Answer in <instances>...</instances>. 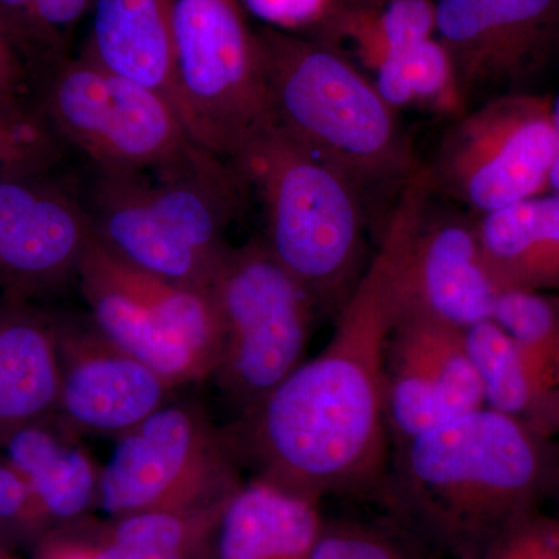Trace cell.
Instances as JSON below:
<instances>
[{
	"mask_svg": "<svg viewBox=\"0 0 559 559\" xmlns=\"http://www.w3.org/2000/svg\"><path fill=\"white\" fill-rule=\"evenodd\" d=\"M433 193L429 168L411 180L329 344L227 428L240 463L290 495L378 498L388 476L385 345L399 316L404 250Z\"/></svg>",
	"mask_w": 559,
	"mask_h": 559,
	"instance_id": "1",
	"label": "cell"
},
{
	"mask_svg": "<svg viewBox=\"0 0 559 559\" xmlns=\"http://www.w3.org/2000/svg\"><path fill=\"white\" fill-rule=\"evenodd\" d=\"M558 484L555 440L484 406L392 448L377 499L423 549L479 559Z\"/></svg>",
	"mask_w": 559,
	"mask_h": 559,
	"instance_id": "2",
	"label": "cell"
},
{
	"mask_svg": "<svg viewBox=\"0 0 559 559\" xmlns=\"http://www.w3.org/2000/svg\"><path fill=\"white\" fill-rule=\"evenodd\" d=\"M257 43L277 128L341 173L367 212L373 198L399 201L426 165L369 76L294 32L264 27Z\"/></svg>",
	"mask_w": 559,
	"mask_h": 559,
	"instance_id": "3",
	"label": "cell"
},
{
	"mask_svg": "<svg viewBox=\"0 0 559 559\" xmlns=\"http://www.w3.org/2000/svg\"><path fill=\"white\" fill-rule=\"evenodd\" d=\"M245 180L215 159L176 176L95 171L84 207L103 248L132 267L209 290L231 246Z\"/></svg>",
	"mask_w": 559,
	"mask_h": 559,
	"instance_id": "4",
	"label": "cell"
},
{
	"mask_svg": "<svg viewBox=\"0 0 559 559\" xmlns=\"http://www.w3.org/2000/svg\"><path fill=\"white\" fill-rule=\"evenodd\" d=\"M259 191L271 255L307 290L316 310L337 314L369 266V212L341 173L275 128L237 170Z\"/></svg>",
	"mask_w": 559,
	"mask_h": 559,
	"instance_id": "5",
	"label": "cell"
},
{
	"mask_svg": "<svg viewBox=\"0 0 559 559\" xmlns=\"http://www.w3.org/2000/svg\"><path fill=\"white\" fill-rule=\"evenodd\" d=\"M35 100L58 138L81 151L95 171L176 176L218 159L190 138L164 97L86 55L44 69Z\"/></svg>",
	"mask_w": 559,
	"mask_h": 559,
	"instance_id": "6",
	"label": "cell"
},
{
	"mask_svg": "<svg viewBox=\"0 0 559 559\" xmlns=\"http://www.w3.org/2000/svg\"><path fill=\"white\" fill-rule=\"evenodd\" d=\"M238 0H171L173 39L191 135L238 170L277 128L257 33Z\"/></svg>",
	"mask_w": 559,
	"mask_h": 559,
	"instance_id": "7",
	"label": "cell"
},
{
	"mask_svg": "<svg viewBox=\"0 0 559 559\" xmlns=\"http://www.w3.org/2000/svg\"><path fill=\"white\" fill-rule=\"evenodd\" d=\"M209 290L221 329L213 378L242 415L304 362L318 310L263 240L231 248Z\"/></svg>",
	"mask_w": 559,
	"mask_h": 559,
	"instance_id": "8",
	"label": "cell"
},
{
	"mask_svg": "<svg viewBox=\"0 0 559 559\" xmlns=\"http://www.w3.org/2000/svg\"><path fill=\"white\" fill-rule=\"evenodd\" d=\"M238 465L226 429L197 404L167 403L117 439L102 468L98 503L114 518L202 509L241 487Z\"/></svg>",
	"mask_w": 559,
	"mask_h": 559,
	"instance_id": "9",
	"label": "cell"
},
{
	"mask_svg": "<svg viewBox=\"0 0 559 559\" xmlns=\"http://www.w3.org/2000/svg\"><path fill=\"white\" fill-rule=\"evenodd\" d=\"M555 156L554 98L518 91L460 114L428 168L433 190L480 216L550 191Z\"/></svg>",
	"mask_w": 559,
	"mask_h": 559,
	"instance_id": "10",
	"label": "cell"
},
{
	"mask_svg": "<svg viewBox=\"0 0 559 559\" xmlns=\"http://www.w3.org/2000/svg\"><path fill=\"white\" fill-rule=\"evenodd\" d=\"M436 38L466 110L524 91L559 55V0H436Z\"/></svg>",
	"mask_w": 559,
	"mask_h": 559,
	"instance_id": "11",
	"label": "cell"
},
{
	"mask_svg": "<svg viewBox=\"0 0 559 559\" xmlns=\"http://www.w3.org/2000/svg\"><path fill=\"white\" fill-rule=\"evenodd\" d=\"M484 406L465 331L419 316H396L384 362L390 447Z\"/></svg>",
	"mask_w": 559,
	"mask_h": 559,
	"instance_id": "12",
	"label": "cell"
},
{
	"mask_svg": "<svg viewBox=\"0 0 559 559\" xmlns=\"http://www.w3.org/2000/svg\"><path fill=\"white\" fill-rule=\"evenodd\" d=\"M95 240L83 200L49 173L0 179V288L31 300L79 280Z\"/></svg>",
	"mask_w": 559,
	"mask_h": 559,
	"instance_id": "13",
	"label": "cell"
},
{
	"mask_svg": "<svg viewBox=\"0 0 559 559\" xmlns=\"http://www.w3.org/2000/svg\"><path fill=\"white\" fill-rule=\"evenodd\" d=\"M60 399L55 419L75 436L120 439L170 403L175 385L124 352L92 319L55 318Z\"/></svg>",
	"mask_w": 559,
	"mask_h": 559,
	"instance_id": "14",
	"label": "cell"
},
{
	"mask_svg": "<svg viewBox=\"0 0 559 559\" xmlns=\"http://www.w3.org/2000/svg\"><path fill=\"white\" fill-rule=\"evenodd\" d=\"M500 290L477 238L476 221L430 215L412 231L399 272V314L466 331L492 319Z\"/></svg>",
	"mask_w": 559,
	"mask_h": 559,
	"instance_id": "15",
	"label": "cell"
},
{
	"mask_svg": "<svg viewBox=\"0 0 559 559\" xmlns=\"http://www.w3.org/2000/svg\"><path fill=\"white\" fill-rule=\"evenodd\" d=\"M92 11L91 38L83 55L164 97L193 139L176 68L171 0H95Z\"/></svg>",
	"mask_w": 559,
	"mask_h": 559,
	"instance_id": "16",
	"label": "cell"
},
{
	"mask_svg": "<svg viewBox=\"0 0 559 559\" xmlns=\"http://www.w3.org/2000/svg\"><path fill=\"white\" fill-rule=\"evenodd\" d=\"M60 358L53 316L31 300L0 299V440L32 423L55 418Z\"/></svg>",
	"mask_w": 559,
	"mask_h": 559,
	"instance_id": "17",
	"label": "cell"
},
{
	"mask_svg": "<svg viewBox=\"0 0 559 559\" xmlns=\"http://www.w3.org/2000/svg\"><path fill=\"white\" fill-rule=\"evenodd\" d=\"M323 521L318 502L259 477L231 495L216 530L219 559H310Z\"/></svg>",
	"mask_w": 559,
	"mask_h": 559,
	"instance_id": "18",
	"label": "cell"
},
{
	"mask_svg": "<svg viewBox=\"0 0 559 559\" xmlns=\"http://www.w3.org/2000/svg\"><path fill=\"white\" fill-rule=\"evenodd\" d=\"M489 274L503 290H559V194L544 193L476 221Z\"/></svg>",
	"mask_w": 559,
	"mask_h": 559,
	"instance_id": "19",
	"label": "cell"
},
{
	"mask_svg": "<svg viewBox=\"0 0 559 559\" xmlns=\"http://www.w3.org/2000/svg\"><path fill=\"white\" fill-rule=\"evenodd\" d=\"M92 322L114 344L167 378L175 388L212 377L200 356L103 271L91 249L79 274Z\"/></svg>",
	"mask_w": 559,
	"mask_h": 559,
	"instance_id": "20",
	"label": "cell"
},
{
	"mask_svg": "<svg viewBox=\"0 0 559 559\" xmlns=\"http://www.w3.org/2000/svg\"><path fill=\"white\" fill-rule=\"evenodd\" d=\"M307 32L371 79L393 55L436 36V0H330Z\"/></svg>",
	"mask_w": 559,
	"mask_h": 559,
	"instance_id": "21",
	"label": "cell"
},
{
	"mask_svg": "<svg viewBox=\"0 0 559 559\" xmlns=\"http://www.w3.org/2000/svg\"><path fill=\"white\" fill-rule=\"evenodd\" d=\"M53 419L13 430L0 451L32 485L46 518L68 521L98 503L102 469Z\"/></svg>",
	"mask_w": 559,
	"mask_h": 559,
	"instance_id": "22",
	"label": "cell"
},
{
	"mask_svg": "<svg viewBox=\"0 0 559 559\" xmlns=\"http://www.w3.org/2000/svg\"><path fill=\"white\" fill-rule=\"evenodd\" d=\"M465 337L480 377L485 406L555 439L559 433V384L495 320L471 326Z\"/></svg>",
	"mask_w": 559,
	"mask_h": 559,
	"instance_id": "23",
	"label": "cell"
},
{
	"mask_svg": "<svg viewBox=\"0 0 559 559\" xmlns=\"http://www.w3.org/2000/svg\"><path fill=\"white\" fill-rule=\"evenodd\" d=\"M229 499L202 509L140 511L117 518L116 527L97 547V557L191 559L210 535H216Z\"/></svg>",
	"mask_w": 559,
	"mask_h": 559,
	"instance_id": "24",
	"label": "cell"
},
{
	"mask_svg": "<svg viewBox=\"0 0 559 559\" xmlns=\"http://www.w3.org/2000/svg\"><path fill=\"white\" fill-rule=\"evenodd\" d=\"M370 80L395 110L418 106L457 117L466 110L450 58L436 36L393 55Z\"/></svg>",
	"mask_w": 559,
	"mask_h": 559,
	"instance_id": "25",
	"label": "cell"
},
{
	"mask_svg": "<svg viewBox=\"0 0 559 559\" xmlns=\"http://www.w3.org/2000/svg\"><path fill=\"white\" fill-rule=\"evenodd\" d=\"M492 320L559 384V293L503 290Z\"/></svg>",
	"mask_w": 559,
	"mask_h": 559,
	"instance_id": "26",
	"label": "cell"
},
{
	"mask_svg": "<svg viewBox=\"0 0 559 559\" xmlns=\"http://www.w3.org/2000/svg\"><path fill=\"white\" fill-rule=\"evenodd\" d=\"M64 148L36 100L0 114V179L49 173Z\"/></svg>",
	"mask_w": 559,
	"mask_h": 559,
	"instance_id": "27",
	"label": "cell"
},
{
	"mask_svg": "<svg viewBox=\"0 0 559 559\" xmlns=\"http://www.w3.org/2000/svg\"><path fill=\"white\" fill-rule=\"evenodd\" d=\"M409 535L392 522H323L310 559H423Z\"/></svg>",
	"mask_w": 559,
	"mask_h": 559,
	"instance_id": "28",
	"label": "cell"
},
{
	"mask_svg": "<svg viewBox=\"0 0 559 559\" xmlns=\"http://www.w3.org/2000/svg\"><path fill=\"white\" fill-rule=\"evenodd\" d=\"M479 559H559V518L539 510L507 525Z\"/></svg>",
	"mask_w": 559,
	"mask_h": 559,
	"instance_id": "29",
	"label": "cell"
},
{
	"mask_svg": "<svg viewBox=\"0 0 559 559\" xmlns=\"http://www.w3.org/2000/svg\"><path fill=\"white\" fill-rule=\"evenodd\" d=\"M36 72L20 47L0 31V114L35 100Z\"/></svg>",
	"mask_w": 559,
	"mask_h": 559,
	"instance_id": "30",
	"label": "cell"
},
{
	"mask_svg": "<svg viewBox=\"0 0 559 559\" xmlns=\"http://www.w3.org/2000/svg\"><path fill=\"white\" fill-rule=\"evenodd\" d=\"M330 0H238V3L266 27L278 31H308L322 16Z\"/></svg>",
	"mask_w": 559,
	"mask_h": 559,
	"instance_id": "31",
	"label": "cell"
},
{
	"mask_svg": "<svg viewBox=\"0 0 559 559\" xmlns=\"http://www.w3.org/2000/svg\"><path fill=\"white\" fill-rule=\"evenodd\" d=\"M46 518L28 480L0 454V522Z\"/></svg>",
	"mask_w": 559,
	"mask_h": 559,
	"instance_id": "32",
	"label": "cell"
},
{
	"mask_svg": "<svg viewBox=\"0 0 559 559\" xmlns=\"http://www.w3.org/2000/svg\"><path fill=\"white\" fill-rule=\"evenodd\" d=\"M33 0H0V31L16 44L17 31Z\"/></svg>",
	"mask_w": 559,
	"mask_h": 559,
	"instance_id": "33",
	"label": "cell"
},
{
	"mask_svg": "<svg viewBox=\"0 0 559 559\" xmlns=\"http://www.w3.org/2000/svg\"><path fill=\"white\" fill-rule=\"evenodd\" d=\"M49 559H98L97 547L61 546L51 551Z\"/></svg>",
	"mask_w": 559,
	"mask_h": 559,
	"instance_id": "34",
	"label": "cell"
},
{
	"mask_svg": "<svg viewBox=\"0 0 559 559\" xmlns=\"http://www.w3.org/2000/svg\"><path fill=\"white\" fill-rule=\"evenodd\" d=\"M555 131H557V156H555L554 168L550 175V191L559 194V94L554 98Z\"/></svg>",
	"mask_w": 559,
	"mask_h": 559,
	"instance_id": "35",
	"label": "cell"
},
{
	"mask_svg": "<svg viewBox=\"0 0 559 559\" xmlns=\"http://www.w3.org/2000/svg\"><path fill=\"white\" fill-rule=\"evenodd\" d=\"M554 498L557 499V503H558V514H557V516L559 518V484H558V487H557V491H555Z\"/></svg>",
	"mask_w": 559,
	"mask_h": 559,
	"instance_id": "36",
	"label": "cell"
}]
</instances>
